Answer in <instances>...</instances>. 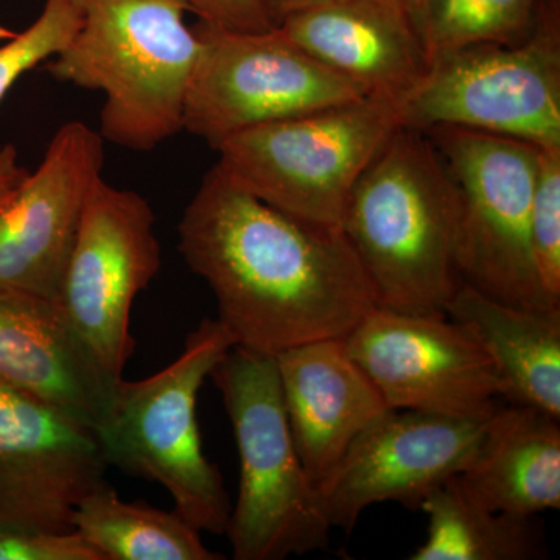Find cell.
<instances>
[{"label": "cell", "instance_id": "6da1fadb", "mask_svg": "<svg viewBox=\"0 0 560 560\" xmlns=\"http://www.w3.org/2000/svg\"><path fill=\"white\" fill-rule=\"evenodd\" d=\"M178 249L206 280L235 346L276 357L346 338L377 307L345 232L294 219L213 165L178 224Z\"/></svg>", "mask_w": 560, "mask_h": 560}, {"label": "cell", "instance_id": "7a4b0ae2", "mask_svg": "<svg viewBox=\"0 0 560 560\" xmlns=\"http://www.w3.org/2000/svg\"><path fill=\"white\" fill-rule=\"evenodd\" d=\"M459 210L458 189L429 136L399 128L361 173L342 219L377 307L447 315L463 283Z\"/></svg>", "mask_w": 560, "mask_h": 560}, {"label": "cell", "instance_id": "3957f363", "mask_svg": "<svg viewBox=\"0 0 560 560\" xmlns=\"http://www.w3.org/2000/svg\"><path fill=\"white\" fill-rule=\"evenodd\" d=\"M186 0H92L68 46L50 58L51 79L102 92L98 135L149 153L184 131L200 39Z\"/></svg>", "mask_w": 560, "mask_h": 560}, {"label": "cell", "instance_id": "277c9868", "mask_svg": "<svg viewBox=\"0 0 560 560\" xmlns=\"http://www.w3.org/2000/svg\"><path fill=\"white\" fill-rule=\"evenodd\" d=\"M223 397L241 460L226 533L235 560L326 550L329 521L294 447L275 357L234 346L209 375Z\"/></svg>", "mask_w": 560, "mask_h": 560}, {"label": "cell", "instance_id": "5b68a950", "mask_svg": "<svg viewBox=\"0 0 560 560\" xmlns=\"http://www.w3.org/2000/svg\"><path fill=\"white\" fill-rule=\"evenodd\" d=\"M234 346L219 319H202L168 366L143 381L121 378L108 418L95 433L109 467L162 486L176 514L215 536L226 533L232 506L219 467L202 451L197 399Z\"/></svg>", "mask_w": 560, "mask_h": 560}, {"label": "cell", "instance_id": "8992f818", "mask_svg": "<svg viewBox=\"0 0 560 560\" xmlns=\"http://www.w3.org/2000/svg\"><path fill=\"white\" fill-rule=\"evenodd\" d=\"M399 128L397 103L363 98L237 132L215 165L272 208L342 231L350 191Z\"/></svg>", "mask_w": 560, "mask_h": 560}, {"label": "cell", "instance_id": "52a82bcc", "mask_svg": "<svg viewBox=\"0 0 560 560\" xmlns=\"http://www.w3.org/2000/svg\"><path fill=\"white\" fill-rule=\"evenodd\" d=\"M397 113L407 130L459 127L560 149V0H540L518 43L481 44L431 62Z\"/></svg>", "mask_w": 560, "mask_h": 560}, {"label": "cell", "instance_id": "ba28073f", "mask_svg": "<svg viewBox=\"0 0 560 560\" xmlns=\"http://www.w3.org/2000/svg\"><path fill=\"white\" fill-rule=\"evenodd\" d=\"M423 132L458 189L460 280L515 307L560 308L545 293L530 246L539 147L459 127Z\"/></svg>", "mask_w": 560, "mask_h": 560}, {"label": "cell", "instance_id": "9c48e42d", "mask_svg": "<svg viewBox=\"0 0 560 560\" xmlns=\"http://www.w3.org/2000/svg\"><path fill=\"white\" fill-rule=\"evenodd\" d=\"M184 131L213 150L237 132L368 98L279 28L232 32L201 24Z\"/></svg>", "mask_w": 560, "mask_h": 560}, {"label": "cell", "instance_id": "30bf717a", "mask_svg": "<svg viewBox=\"0 0 560 560\" xmlns=\"http://www.w3.org/2000/svg\"><path fill=\"white\" fill-rule=\"evenodd\" d=\"M161 268L156 215L130 189L98 178L81 213L58 304L98 361L113 374L135 353L131 311Z\"/></svg>", "mask_w": 560, "mask_h": 560}, {"label": "cell", "instance_id": "8fae6325", "mask_svg": "<svg viewBox=\"0 0 560 560\" xmlns=\"http://www.w3.org/2000/svg\"><path fill=\"white\" fill-rule=\"evenodd\" d=\"M345 345L390 410L489 419L503 397L489 353L447 315L374 307Z\"/></svg>", "mask_w": 560, "mask_h": 560}, {"label": "cell", "instance_id": "7c38bea8", "mask_svg": "<svg viewBox=\"0 0 560 560\" xmlns=\"http://www.w3.org/2000/svg\"><path fill=\"white\" fill-rule=\"evenodd\" d=\"M489 419L386 412L352 442L318 486L320 506L331 528L350 533L368 508L388 501L420 510L433 490L467 469Z\"/></svg>", "mask_w": 560, "mask_h": 560}, {"label": "cell", "instance_id": "4fadbf2b", "mask_svg": "<svg viewBox=\"0 0 560 560\" xmlns=\"http://www.w3.org/2000/svg\"><path fill=\"white\" fill-rule=\"evenodd\" d=\"M108 469L94 431L0 383V530H73Z\"/></svg>", "mask_w": 560, "mask_h": 560}, {"label": "cell", "instance_id": "5bb4252c", "mask_svg": "<svg viewBox=\"0 0 560 560\" xmlns=\"http://www.w3.org/2000/svg\"><path fill=\"white\" fill-rule=\"evenodd\" d=\"M103 145L98 131L68 121L36 171L0 205V293L60 300L84 202L102 178Z\"/></svg>", "mask_w": 560, "mask_h": 560}, {"label": "cell", "instance_id": "9a60e30c", "mask_svg": "<svg viewBox=\"0 0 560 560\" xmlns=\"http://www.w3.org/2000/svg\"><path fill=\"white\" fill-rule=\"evenodd\" d=\"M121 378L103 366L58 302L0 293V383L97 433Z\"/></svg>", "mask_w": 560, "mask_h": 560}, {"label": "cell", "instance_id": "2e32d148", "mask_svg": "<svg viewBox=\"0 0 560 560\" xmlns=\"http://www.w3.org/2000/svg\"><path fill=\"white\" fill-rule=\"evenodd\" d=\"M278 28L368 98L399 105L430 69L407 0H337L290 14Z\"/></svg>", "mask_w": 560, "mask_h": 560}, {"label": "cell", "instance_id": "e0dca14e", "mask_svg": "<svg viewBox=\"0 0 560 560\" xmlns=\"http://www.w3.org/2000/svg\"><path fill=\"white\" fill-rule=\"evenodd\" d=\"M275 359L294 447L318 488L352 442L390 408L350 357L345 338L305 342Z\"/></svg>", "mask_w": 560, "mask_h": 560}, {"label": "cell", "instance_id": "ac0fdd59", "mask_svg": "<svg viewBox=\"0 0 560 560\" xmlns=\"http://www.w3.org/2000/svg\"><path fill=\"white\" fill-rule=\"evenodd\" d=\"M455 482L490 511L536 517L559 510V419L526 405L497 408L477 455Z\"/></svg>", "mask_w": 560, "mask_h": 560}, {"label": "cell", "instance_id": "d6986e66", "mask_svg": "<svg viewBox=\"0 0 560 560\" xmlns=\"http://www.w3.org/2000/svg\"><path fill=\"white\" fill-rule=\"evenodd\" d=\"M447 316L489 353L503 399L560 419V308L515 307L463 282Z\"/></svg>", "mask_w": 560, "mask_h": 560}, {"label": "cell", "instance_id": "ffe728a7", "mask_svg": "<svg viewBox=\"0 0 560 560\" xmlns=\"http://www.w3.org/2000/svg\"><path fill=\"white\" fill-rule=\"evenodd\" d=\"M72 525L102 560L226 559L209 550L200 530L175 511L156 510L143 501H124L109 485L80 501Z\"/></svg>", "mask_w": 560, "mask_h": 560}, {"label": "cell", "instance_id": "44dd1931", "mask_svg": "<svg viewBox=\"0 0 560 560\" xmlns=\"http://www.w3.org/2000/svg\"><path fill=\"white\" fill-rule=\"evenodd\" d=\"M420 510L429 534L411 560H530L545 547L534 517L490 511L475 503L453 480L433 490Z\"/></svg>", "mask_w": 560, "mask_h": 560}, {"label": "cell", "instance_id": "7402d4cb", "mask_svg": "<svg viewBox=\"0 0 560 560\" xmlns=\"http://www.w3.org/2000/svg\"><path fill=\"white\" fill-rule=\"evenodd\" d=\"M540 0H407L430 65L444 55L525 39Z\"/></svg>", "mask_w": 560, "mask_h": 560}, {"label": "cell", "instance_id": "603a6c76", "mask_svg": "<svg viewBox=\"0 0 560 560\" xmlns=\"http://www.w3.org/2000/svg\"><path fill=\"white\" fill-rule=\"evenodd\" d=\"M75 7L66 0H47L35 21L0 46V103L28 70L60 54L81 24Z\"/></svg>", "mask_w": 560, "mask_h": 560}, {"label": "cell", "instance_id": "cb8c5ba5", "mask_svg": "<svg viewBox=\"0 0 560 560\" xmlns=\"http://www.w3.org/2000/svg\"><path fill=\"white\" fill-rule=\"evenodd\" d=\"M530 246L545 293L560 305V149H540L533 205Z\"/></svg>", "mask_w": 560, "mask_h": 560}, {"label": "cell", "instance_id": "d4e9b609", "mask_svg": "<svg viewBox=\"0 0 560 560\" xmlns=\"http://www.w3.org/2000/svg\"><path fill=\"white\" fill-rule=\"evenodd\" d=\"M0 560H102L73 530H0Z\"/></svg>", "mask_w": 560, "mask_h": 560}, {"label": "cell", "instance_id": "484cf974", "mask_svg": "<svg viewBox=\"0 0 560 560\" xmlns=\"http://www.w3.org/2000/svg\"><path fill=\"white\" fill-rule=\"evenodd\" d=\"M201 24L232 32H268L279 27L268 0H186Z\"/></svg>", "mask_w": 560, "mask_h": 560}, {"label": "cell", "instance_id": "4316f807", "mask_svg": "<svg viewBox=\"0 0 560 560\" xmlns=\"http://www.w3.org/2000/svg\"><path fill=\"white\" fill-rule=\"evenodd\" d=\"M28 168L21 164L20 153L13 143H0V205L27 178Z\"/></svg>", "mask_w": 560, "mask_h": 560}, {"label": "cell", "instance_id": "83f0119b", "mask_svg": "<svg viewBox=\"0 0 560 560\" xmlns=\"http://www.w3.org/2000/svg\"><path fill=\"white\" fill-rule=\"evenodd\" d=\"M268 2H270L272 13L276 14L280 24V21L290 16V14L327 5V3L337 2V0H268Z\"/></svg>", "mask_w": 560, "mask_h": 560}, {"label": "cell", "instance_id": "f1b7e54d", "mask_svg": "<svg viewBox=\"0 0 560 560\" xmlns=\"http://www.w3.org/2000/svg\"><path fill=\"white\" fill-rule=\"evenodd\" d=\"M66 2H69L70 5L75 7V9L80 11V13H83V11L86 10V7L90 5L92 0H66Z\"/></svg>", "mask_w": 560, "mask_h": 560}]
</instances>
